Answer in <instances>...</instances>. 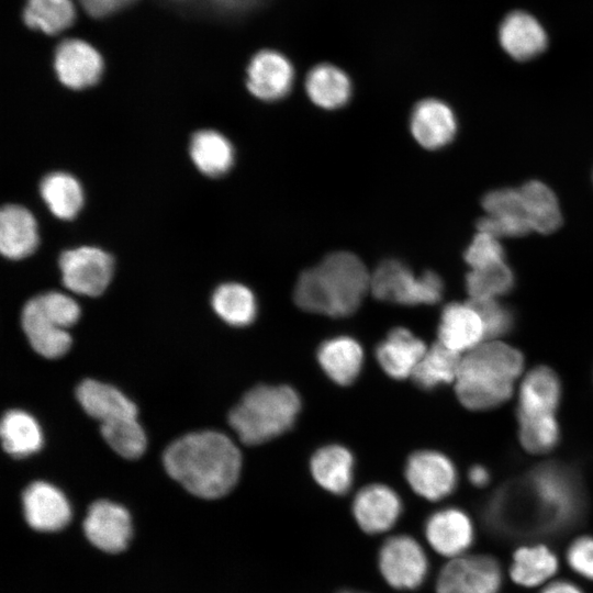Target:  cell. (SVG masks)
<instances>
[{"mask_svg": "<svg viewBox=\"0 0 593 593\" xmlns=\"http://www.w3.org/2000/svg\"><path fill=\"white\" fill-rule=\"evenodd\" d=\"M484 337L483 321L470 302H452L444 307L438 326V342L443 345L459 354L473 349Z\"/></svg>", "mask_w": 593, "mask_h": 593, "instance_id": "obj_18", "label": "cell"}, {"mask_svg": "<svg viewBox=\"0 0 593 593\" xmlns=\"http://www.w3.org/2000/svg\"><path fill=\"white\" fill-rule=\"evenodd\" d=\"M293 81V66L278 51L262 49L255 54L248 64L246 86L257 99L279 100L289 93Z\"/></svg>", "mask_w": 593, "mask_h": 593, "instance_id": "obj_11", "label": "cell"}, {"mask_svg": "<svg viewBox=\"0 0 593 593\" xmlns=\"http://www.w3.org/2000/svg\"><path fill=\"white\" fill-rule=\"evenodd\" d=\"M585 504L577 470L547 462L501 486L486 503L484 518L492 530L505 536L555 535L577 525Z\"/></svg>", "mask_w": 593, "mask_h": 593, "instance_id": "obj_1", "label": "cell"}, {"mask_svg": "<svg viewBox=\"0 0 593 593\" xmlns=\"http://www.w3.org/2000/svg\"><path fill=\"white\" fill-rule=\"evenodd\" d=\"M514 287V273L506 262L471 269L466 288L471 301L496 300Z\"/></svg>", "mask_w": 593, "mask_h": 593, "instance_id": "obj_36", "label": "cell"}, {"mask_svg": "<svg viewBox=\"0 0 593 593\" xmlns=\"http://www.w3.org/2000/svg\"><path fill=\"white\" fill-rule=\"evenodd\" d=\"M457 126L452 109L444 101L433 98L419 101L410 119L414 139L429 150L448 145L456 136Z\"/></svg>", "mask_w": 593, "mask_h": 593, "instance_id": "obj_16", "label": "cell"}, {"mask_svg": "<svg viewBox=\"0 0 593 593\" xmlns=\"http://www.w3.org/2000/svg\"><path fill=\"white\" fill-rule=\"evenodd\" d=\"M305 90L310 100L317 107L335 110L344 107L351 97V81L348 75L332 64L314 66L305 79Z\"/></svg>", "mask_w": 593, "mask_h": 593, "instance_id": "obj_27", "label": "cell"}, {"mask_svg": "<svg viewBox=\"0 0 593 593\" xmlns=\"http://www.w3.org/2000/svg\"><path fill=\"white\" fill-rule=\"evenodd\" d=\"M461 357L440 342L427 349L412 373V379L422 389H434L456 380Z\"/></svg>", "mask_w": 593, "mask_h": 593, "instance_id": "obj_33", "label": "cell"}, {"mask_svg": "<svg viewBox=\"0 0 593 593\" xmlns=\"http://www.w3.org/2000/svg\"><path fill=\"white\" fill-rule=\"evenodd\" d=\"M558 567L557 556L547 546H523L514 552L510 574L516 584L534 588L550 579Z\"/></svg>", "mask_w": 593, "mask_h": 593, "instance_id": "obj_30", "label": "cell"}, {"mask_svg": "<svg viewBox=\"0 0 593 593\" xmlns=\"http://www.w3.org/2000/svg\"><path fill=\"white\" fill-rule=\"evenodd\" d=\"M25 518L31 527L41 532H55L70 519V506L65 495L54 485L36 481L22 495Z\"/></svg>", "mask_w": 593, "mask_h": 593, "instance_id": "obj_17", "label": "cell"}, {"mask_svg": "<svg viewBox=\"0 0 593 593\" xmlns=\"http://www.w3.org/2000/svg\"><path fill=\"white\" fill-rule=\"evenodd\" d=\"M168 474L190 493L216 499L236 484L242 457L235 444L224 434L201 430L171 443L163 455Z\"/></svg>", "mask_w": 593, "mask_h": 593, "instance_id": "obj_2", "label": "cell"}, {"mask_svg": "<svg viewBox=\"0 0 593 593\" xmlns=\"http://www.w3.org/2000/svg\"><path fill=\"white\" fill-rule=\"evenodd\" d=\"M134 1L135 0H79L85 11L94 18L111 14Z\"/></svg>", "mask_w": 593, "mask_h": 593, "instance_id": "obj_45", "label": "cell"}, {"mask_svg": "<svg viewBox=\"0 0 593 593\" xmlns=\"http://www.w3.org/2000/svg\"><path fill=\"white\" fill-rule=\"evenodd\" d=\"M340 593H363V592H358V591H343Z\"/></svg>", "mask_w": 593, "mask_h": 593, "instance_id": "obj_49", "label": "cell"}, {"mask_svg": "<svg viewBox=\"0 0 593 593\" xmlns=\"http://www.w3.org/2000/svg\"><path fill=\"white\" fill-rule=\"evenodd\" d=\"M499 40L503 49L516 60H528L547 47V35L530 14L515 11L506 15L500 26Z\"/></svg>", "mask_w": 593, "mask_h": 593, "instance_id": "obj_20", "label": "cell"}, {"mask_svg": "<svg viewBox=\"0 0 593 593\" xmlns=\"http://www.w3.org/2000/svg\"><path fill=\"white\" fill-rule=\"evenodd\" d=\"M324 372L340 385L351 384L360 373L363 351L351 337L339 336L325 340L317 350Z\"/></svg>", "mask_w": 593, "mask_h": 593, "instance_id": "obj_25", "label": "cell"}, {"mask_svg": "<svg viewBox=\"0 0 593 593\" xmlns=\"http://www.w3.org/2000/svg\"><path fill=\"white\" fill-rule=\"evenodd\" d=\"M378 563L383 579L398 590L419 586L428 572L424 549L416 539L407 535L388 538L379 550Z\"/></svg>", "mask_w": 593, "mask_h": 593, "instance_id": "obj_7", "label": "cell"}, {"mask_svg": "<svg viewBox=\"0 0 593 593\" xmlns=\"http://www.w3.org/2000/svg\"><path fill=\"white\" fill-rule=\"evenodd\" d=\"M526 221L530 231L540 234L555 232L562 215L553 191L539 180H530L519 188Z\"/></svg>", "mask_w": 593, "mask_h": 593, "instance_id": "obj_28", "label": "cell"}, {"mask_svg": "<svg viewBox=\"0 0 593 593\" xmlns=\"http://www.w3.org/2000/svg\"><path fill=\"white\" fill-rule=\"evenodd\" d=\"M101 435L120 456L135 459L146 448L145 433L136 417H124L101 424Z\"/></svg>", "mask_w": 593, "mask_h": 593, "instance_id": "obj_37", "label": "cell"}, {"mask_svg": "<svg viewBox=\"0 0 593 593\" xmlns=\"http://www.w3.org/2000/svg\"><path fill=\"white\" fill-rule=\"evenodd\" d=\"M54 67L63 85L70 89H85L99 80L103 61L101 55L90 44L71 38L57 46Z\"/></svg>", "mask_w": 593, "mask_h": 593, "instance_id": "obj_15", "label": "cell"}, {"mask_svg": "<svg viewBox=\"0 0 593 593\" xmlns=\"http://www.w3.org/2000/svg\"><path fill=\"white\" fill-rule=\"evenodd\" d=\"M405 478L415 493L429 501L448 496L457 484V471L451 460L433 450L412 454L405 466Z\"/></svg>", "mask_w": 593, "mask_h": 593, "instance_id": "obj_10", "label": "cell"}, {"mask_svg": "<svg viewBox=\"0 0 593 593\" xmlns=\"http://www.w3.org/2000/svg\"><path fill=\"white\" fill-rule=\"evenodd\" d=\"M426 350L422 339L404 327H396L378 345L376 357L388 376L401 380L412 377Z\"/></svg>", "mask_w": 593, "mask_h": 593, "instance_id": "obj_19", "label": "cell"}, {"mask_svg": "<svg viewBox=\"0 0 593 593\" xmlns=\"http://www.w3.org/2000/svg\"><path fill=\"white\" fill-rule=\"evenodd\" d=\"M0 435L3 449L14 458L32 455L43 445L37 422L21 410H10L3 415Z\"/></svg>", "mask_w": 593, "mask_h": 593, "instance_id": "obj_31", "label": "cell"}, {"mask_svg": "<svg viewBox=\"0 0 593 593\" xmlns=\"http://www.w3.org/2000/svg\"><path fill=\"white\" fill-rule=\"evenodd\" d=\"M301 400L288 385H257L233 407L228 422L246 445L266 443L290 429Z\"/></svg>", "mask_w": 593, "mask_h": 593, "instance_id": "obj_5", "label": "cell"}, {"mask_svg": "<svg viewBox=\"0 0 593 593\" xmlns=\"http://www.w3.org/2000/svg\"><path fill=\"white\" fill-rule=\"evenodd\" d=\"M38 243L37 224L25 208L9 204L0 213V250L10 259L31 255Z\"/></svg>", "mask_w": 593, "mask_h": 593, "instance_id": "obj_23", "label": "cell"}, {"mask_svg": "<svg viewBox=\"0 0 593 593\" xmlns=\"http://www.w3.org/2000/svg\"><path fill=\"white\" fill-rule=\"evenodd\" d=\"M482 206L485 215L526 221L519 189L493 190L484 195Z\"/></svg>", "mask_w": 593, "mask_h": 593, "instance_id": "obj_41", "label": "cell"}, {"mask_svg": "<svg viewBox=\"0 0 593 593\" xmlns=\"http://www.w3.org/2000/svg\"><path fill=\"white\" fill-rule=\"evenodd\" d=\"M465 260L471 269L505 262V251L500 238L478 231L466 249Z\"/></svg>", "mask_w": 593, "mask_h": 593, "instance_id": "obj_39", "label": "cell"}, {"mask_svg": "<svg viewBox=\"0 0 593 593\" xmlns=\"http://www.w3.org/2000/svg\"><path fill=\"white\" fill-rule=\"evenodd\" d=\"M21 323L31 346L40 355L52 359L58 358L70 348L69 333L43 312L35 298L25 303Z\"/></svg>", "mask_w": 593, "mask_h": 593, "instance_id": "obj_21", "label": "cell"}, {"mask_svg": "<svg viewBox=\"0 0 593 593\" xmlns=\"http://www.w3.org/2000/svg\"><path fill=\"white\" fill-rule=\"evenodd\" d=\"M83 530L96 547L116 553L124 550L131 539V517L119 504L105 500L97 501L88 510Z\"/></svg>", "mask_w": 593, "mask_h": 593, "instance_id": "obj_12", "label": "cell"}, {"mask_svg": "<svg viewBox=\"0 0 593 593\" xmlns=\"http://www.w3.org/2000/svg\"><path fill=\"white\" fill-rule=\"evenodd\" d=\"M370 290V273L349 251L328 254L304 270L294 287V301L304 311L343 317L353 314Z\"/></svg>", "mask_w": 593, "mask_h": 593, "instance_id": "obj_3", "label": "cell"}, {"mask_svg": "<svg viewBox=\"0 0 593 593\" xmlns=\"http://www.w3.org/2000/svg\"><path fill=\"white\" fill-rule=\"evenodd\" d=\"M468 478L474 486L482 488L489 483L490 473L483 466L475 465L470 468Z\"/></svg>", "mask_w": 593, "mask_h": 593, "instance_id": "obj_46", "label": "cell"}, {"mask_svg": "<svg viewBox=\"0 0 593 593\" xmlns=\"http://www.w3.org/2000/svg\"><path fill=\"white\" fill-rule=\"evenodd\" d=\"M444 283L433 271L416 276L398 259H387L370 273L374 298L404 305L435 304L443 295Z\"/></svg>", "mask_w": 593, "mask_h": 593, "instance_id": "obj_6", "label": "cell"}, {"mask_svg": "<svg viewBox=\"0 0 593 593\" xmlns=\"http://www.w3.org/2000/svg\"><path fill=\"white\" fill-rule=\"evenodd\" d=\"M524 368V357L514 347L497 340L478 345L461 358L456 394L473 411L494 409L507 401Z\"/></svg>", "mask_w": 593, "mask_h": 593, "instance_id": "obj_4", "label": "cell"}, {"mask_svg": "<svg viewBox=\"0 0 593 593\" xmlns=\"http://www.w3.org/2000/svg\"><path fill=\"white\" fill-rule=\"evenodd\" d=\"M479 312L486 338H495L508 333L514 324L513 313L496 300L471 301Z\"/></svg>", "mask_w": 593, "mask_h": 593, "instance_id": "obj_42", "label": "cell"}, {"mask_svg": "<svg viewBox=\"0 0 593 593\" xmlns=\"http://www.w3.org/2000/svg\"><path fill=\"white\" fill-rule=\"evenodd\" d=\"M569 567L581 577L593 580V537L574 539L567 550Z\"/></svg>", "mask_w": 593, "mask_h": 593, "instance_id": "obj_43", "label": "cell"}, {"mask_svg": "<svg viewBox=\"0 0 593 593\" xmlns=\"http://www.w3.org/2000/svg\"><path fill=\"white\" fill-rule=\"evenodd\" d=\"M502 571L491 556L471 555L450 559L440 570L437 593H497L502 586Z\"/></svg>", "mask_w": 593, "mask_h": 593, "instance_id": "obj_8", "label": "cell"}, {"mask_svg": "<svg viewBox=\"0 0 593 593\" xmlns=\"http://www.w3.org/2000/svg\"><path fill=\"white\" fill-rule=\"evenodd\" d=\"M43 312L58 326L67 329L74 325L80 309L77 302L67 294L51 291L35 296Z\"/></svg>", "mask_w": 593, "mask_h": 593, "instance_id": "obj_40", "label": "cell"}, {"mask_svg": "<svg viewBox=\"0 0 593 593\" xmlns=\"http://www.w3.org/2000/svg\"><path fill=\"white\" fill-rule=\"evenodd\" d=\"M560 398L561 385L557 374L545 366L534 368L521 384L517 417L555 414Z\"/></svg>", "mask_w": 593, "mask_h": 593, "instance_id": "obj_24", "label": "cell"}, {"mask_svg": "<svg viewBox=\"0 0 593 593\" xmlns=\"http://www.w3.org/2000/svg\"><path fill=\"white\" fill-rule=\"evenodd\" d=\"M517 418L519 441L527 451L542 454L558 444L560 430L555 414Z\"/></svg>", "mask_w": 593, "mask_h": 593, "instance_id": "obj_38", "label": "cell"}, {"mask_svg": "<svg viewBox=\"0 0 593 593\" xmlns=\"http://www.w3.org/2000/svg\"><path fill=\"white\" fill-rule=\"evenodd\" d=\"M40 191L49 211L61 220L74 219L83 203L80 183L66 172L47 175L41 182Z\"/></svg>", "mask_w": 593, "mask_h": 593, "instance_id": "obj_32", "label": "cell"}, {"mask_svg": "<svg viewBox=\"0 0 593 593\" xmlns=\"http://www.w3.org/2000/svg\"><path fill=\"white\" fill-rule=\"evenodd\" d=\"M425 536L437 553L452 559L462 556L471 547L474 528L466 512L457 507H446L427 518Z\"/></svg>", "mask_w": 593, "mask_h": 593, "instance_id": "obj_13", "label": "cell"}, {"mask_svg": "<svg viewBox=\"0 0 593 593\" xmlns=\"http://www.w3.org/2000/svg\"><path fill=\"white\" fill-rule=\"evenodd\" d=\"M478 231L488 233L497 238L519 237L532 232L527 222L521 219H507L484 215L478 222Z\"/></svg>", "mask_w": 593, "mask_h": 593, "instance_id": "obj_44", "label": "cell"}, {"mask_svg": "<svg viewBox=\"0 0 593 593\" xmlns=\"http://www.w3.org/2000/svg\"><path fill=\"white\" fill-rule=\"evenodd\" d=\"M190 156L195 167L209 177L222 176L234 163L231 142L212 130L199 131L192 136Z\"/></svg>", "mask_w": 593, "mask_h": 593, "instance_id": "obj_29", "label": "cell"}, {"mask_svg": "<svg viewBox=\"0 0 593 593\" xmlns=\"http://www.w3.org/2000/svg\"><path fill=\"white\" fill-rule=\"evenodd\" d=\"M217 1L221 2L222 4L233 5V7L244 5V3L247 2V0H217Z\"/></svg>", "mask_w": 593, "mask_h": 593, "instance_id": "obj_48", "label": "cell"}, {"mask_svg": "<svg viewBox=\"0 0 593 593\" xmlns=\"http://www.w3.org/2000/svg\"><path fill=\"white\" fill-rule=\"evenodd\" d=\"M65 287L78 294L97 296L108 287L113 272V259L104 250L82 246L64 251L59 258Z\"/></svg>", "mask_w": 593, "mask_h": 593, "instance_id": "obj_9", "label": "cell"}, {"mask_svg": "<svg viewBox=\"0 0 593 593\" xmlns=\"http://www.w3.org/2000/svg\"><path fill=\"white\" fill-rule=\"evenodd\" d=\"M310 467L314 480L323 489L337 495L349 491L354 478V458L345 447H322L313 455Z\"/></svg>", "mask_w": 593, "mask_h": 593, "instance_id": "obj_26", "label": "cell"}, {"mask_svg": "<svg viewBox=\"0 0 593 593\" xmlns=\"http://www.w3.org/2000/svg\"><path fill=\"white\" fill-rule=\"evenodd\" d=\"M212 306L224 322L233 326L250 324L257 313L254 293L237 282L219 286L212 295Z\"/></svg>", "mask_w": 593, "mask_h": 593, "instance_id": "obj_34", "label": "cell"}, {"mask_svg": "<svg viewBox=\"0 0 593 593\" xmlns=\"http://www.w3.org/2000/svg\"><path fill=\"white\" fill-rule=\"evenodd\" d=\"M541 593H583V591L572 582L560 580L548 584Z\"/></svg>", "mask_w": 593, "mask_h": 593, "instance_id": "obj_47", "label": "cell"}, {"mask_svg": "<svg viewBox=\"0 0 593 593\" xmlns=\"http://www.w3.org/2000/svg\"><path fill=\"white\" fill-rule=\"evenodd\" d=\"M402 513L398 493L384 484L363 486L353 501V514L367 534H381L391 529Z\"/></svg>", "mask_w": 593, "mask_h": 593, "instance_id": "obj_14", "label": "cell"}, {"mask_svg": "<svg viewBox=\"0 0 593 593\" xmlns=\"http://www.w3.org/2000/svg\"><path fill=\"white\" fill-rule=\"evenodd\" d=\"M76 11L71 0H26L23 19L31 29L54 35L69 27Z\"/></svg>", "mask_w": 593, "mask_h": 593, "instance_id": "obj_35", "label": "cell"}, {"mask_svg": "<svg viewBox=\"0 0 593 593\" xmlns=\"http://www.w3.org/2000/svg\"><path fill=\"white\" fill-rule=\"evenodd\" d=\"M76 395L86 413L101 424L137 416L135 404L110 384L86 379L78 385Z\"/></svg>", "mask_w": 593, "mask_h": 593, "instance_id": "obj_22", "label": "cell"}]
</instances>
